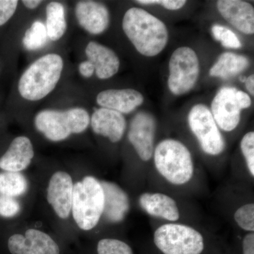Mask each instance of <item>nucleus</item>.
I'll return each mask as SVG.
<instances>
[{
  "mask_svg": "<svg viewBox=\"0 0 254 254\" xmlns=\"http://www.w3.org/2000/svg\"><path fill=\"white\" fill-rule=\"evenodd\" d=\"M235 222L245 231H254V204L248 203L241 206L234 215Z\"/></svg>",
  "mask_w": 254,
  "mask_h": 254,
  "instance_id": "obj_27",
  "label": "nucleus"
},
{
  "mask_svg": "<svg viewBox=\"0 0 254 254\" xmlns=\"http://www.w3.org/2000/svg\"><path fill=\"white\" fill-rule=\"evenodd\" d=\"M241 150L247 163V168L252 177H254V133H246L241 141Z\"/></svg>",
  "mask_w": 254,
  "mask_h": 254,
  "instance_id": "obj_28",
  "label": "nucleus"
},
{
  "mask_svg": "<svg viewBox=\"0 0 254 254\" xmlns=\"http://www.w3.org/2000/svg\"><path fill=\"white\" fill-rule=\"evenodd\" d=\"M21 211V205L12 197L0 195V216L11 218L16 216Z\"/></svg>",
  "mask_w": 254,
  "mask_h": 254,
  "instance_id": "obj_29",
  "label": "nucleus"
},
{
  "mask_svg": "<svg viewBox=\"0 0 254 254\" xmlns=\"http://www.w3.org/2000/svg\"><path fill=\"white\" fill-rule=\"evenodd\" d=\"M246 88L248 90L251 94L254 95V74L251 75L248 78H246L245 81Z\"/></svg>",
  "mask_w": 254,
  "mask_h": 254,
  "instance_id": "obj_35",
  "label": "nucleus"
},
{
  "mask_svg": "<svg viewBox=\"0 0 254 254\" xmlns=\"http://www.w3.org/2000/svg\"><path fill=\"white\" fill-rule=\"evenodd\" d=\"M189 125L202 150L210 155H220L225 142L210 110L203 104L195 105L188 116Z\"/></svg>",
  "mask_w": 254,
  "mask_h": 254,
  "instance_id": "obj_8",
  "label": "nucleus"
},
{
  "mask_svg": "<svg viewBox=\"0 0 254 254\" xmlns=\"http://www.w3.org/2000/svg\"><path fill=\"white\" fill-rule=\"evenodd\" d=\"M48 38L46 26L41 21H37L25 33L23 44L28 50H38L46 45Z\"/></svg>",
  "mask_w": 254,
  "mask_h": 254,
  "instance_id": "obj_24",
  "label": "nucleus"
},
{
  "mask_svg": "<svg viewBox=\"0 0 254 254\" xmlns=\"http://www.w3.org/2000/svg\"><path fill=\"white\" fill-rule=\"evenodd\" d=\"M73 190L72 179L68 173L57 172L50 178L47 199L60 218H68L71 213Z\"/></svg>",
  "mask_w": 254,
  "mask_h": 254,
  "instance_id": "obj_12",
  "label": "nucleus"
},
{
  "mask_svg": "<svg viewBox=\"0 0 254 254\" xmlns=\"http://www.w3.org/2000/svg\"><path fill=\"white\" fill-rule=\"evenodd\" d=\"M75 13L80 26L91 34H100L109 26V11L102 3L94 1H78Z\"/></svg>",
  "mask_w": 254,
  "mask_h": 254,
  "instance_id": "obj_14",
  "label": "nucleus"
},
{
  "mask_svg": "<svg viewBox=\"0 0 254 254\" xmlns=\"http://www.w3.org/2000/svg\"><path fill=\"white\" fill-rule=\"evenodd\" d=\"M98 254H133L129 245L116 239H103L97 246Z\"/></svg>",
  "mask_w": 254,
  "mask_h": 254,
  "instance_id": "obj_25",
  "label": "nucleus"
},
{
  "mask_svg": "<svg viewBox=\"0 0 254 254\" xmlns=\"http://www.w3.org/2000/svg\"><path fill=\"white\" fill-rule=\"evenodd\" d=\"M211 31L215 39L220 41L225 48L238 49L242 47L240 40L231 30L220 25H214Z\"/></svg>",
  "mask_w": 254,
  "mask_h": 254,
  "instance_id": "obj_26",
  "label": "nucleus"
},
{
  "mask_svg": "<svg viewBox=\"0 0 254 254\" xmlns=\"http://www.w3.org/2000/svg\"><path fill=\"white\" fill-rule=\"evenodd\" d=\"M155 168L170 183L183 185L190 181L194 166L190 150L181 142L165 139L153 152Z\"/></svg>",
  "mask_w": 254,
  "mask_h": 254,
  "instance_id": "obj_4",
  "label": "nucleus"
},
{
  "mask_svg": "<svg viewBox=\"0 0 254 254\" xmlns=\"http://www.w3.org/2000/svg\"><path fill=\"white\" fill-rule=\"evenodd\" d=\"M155 131L156 123L150 113L140 112L132 119L128 133V141L143 161H148L153 156Z\"/></svg>",
  "mask_w": 254,
  "mask_h": 254,
  "instance_id": "obj_9",
  "label": "nucleus"
},
{
  "mask_svg": "<svg viewBox=\"0 0 254 254\" xmlns=\"http://www.w3.org/2000/svg\"><path fill=\"white\" fill-rule=\"evenodd\" d=\"M17 0H0V26L11 18L17 7Z\"/></svg>",
  "mask_w": 254,
  "mask_h": 254,
  "instance_id": "obj_30",
  "label": "nucleus"
},
{
  "mask_svg": "<svg viewBox=\"0 0 254 254\" xmlns=\"http://www.w3.org/2000/svg\"><path fill=\"white\" fill-rule=\"evenodd\" d=\"M217 7L222 17L238 31L254 34V9L250 3L241 0H219Z\"/></svg>",
  "mask_w": 254,
  "mask_h": 254,
  "instance_id": "obj_13",
  "label": "nucleus"
},
{
  "mask_svg": "<svg viewBox=\"0 0 254 254\" xmlns=\"http://www.w3.org/2000/svg\"><path fill=\"white\" fill-rule=\"evenodd\" d=\"M168 86L175 95L190 91L199 76V61L196 53L188 47L177 48L169 63Z\"/></svg>",
  "mask_w": 254,
  "mask_h": 254,
  "instance_id": "obj_7",
  "label": "nucleus"
},
{
  "mask_svg": "<svg viewBox=\"0 0 254 254\" xmlns=\"http://www.w3.org/2000/svg\"><path fill=\"white\" fill-rule=\"evenodd\" d=\"M123 28L137 51L144 56H156L168 44L165 23L141 8H131L125 13Z\"/></svg>",
  "mask_w": 254,
  "mask_h": 254,
  "instance_id": "obj_1",
  "label": "nucleus"
},
{
  "mask_svg": "<svg viewBox=\"0 0 254 254\" xmlns=\"http://www.w3.org/2000/svg\"><path fill=\"white\" fill-rule=\"evenodd\" d=\"M90 123L96 134L107 137L113 143H118L123 138L127 127L123 114L103 108L95 110Z\"/></svg>",
  "mask_w": 254,
  "mask_h": 254,
  "instance_id": "obj_15",
  "label": "nucleus"
},
{
  "mask_svg": "<svg viewBox=\"0 0 254 254\" xmlns=\"http://www.w3.org/2000/svg\"><path fill=\"white\" fill-rule=\"evenodd\" d=\"M143 95L131 88L109 89L98 93L96 101L102 108L121 114L131 113L143 103Z\"/></svg>",
  "mask_w": 254,
  "mask_h": 254,
  "instance_id": "obj_18",
  "label": "nucleus"
},
{
  "mask_svg": "<svg viewBox=\"0 0 254 254\" xmlns=\"http://www.w3.org/2000/svg\"><path fill=\"white\" fill-rule=\"evenodd\" d=\"M7 245L11 254H60L59 246L51 237L35 229H29L25 235H12Z\"/></svg>",
  "mask_w": 254,
  "mask_h": 254,
  "instance_id": "obj_11",
  "label": "nucleus"
},
{
  "mask_svg": "<svg viewBox=\"0 0 254 254\" xmlns=\"http://www.w3.org/2000/svg\"><path fill=\"white\" fill-rule=\"evenodd\" d=\"M46 31L48 38L57 41L64 36L66 29L64 8L61 3L53 1L46 8Z\"/></svg>",
  "mask_w": 254,
  "mask_h": 254,
  "instance_id": "obj_22",
  "label": "nucleus"
},
{
  "mask_svg": "<svg viewBox=\"0 0 254 254\" xmlns=\"http://www.w3.org/2000/svg\"><path fill=\"white\" fill-rule=\"evenodd\" d=\"M237 91L233 87H223L212 102L210 112L214 120L225 131H233L240 124L242 108L237 101Z\"/></svg>",
  "mask_w": 254,
  "mask_h": 254,
  "instance_id": "obj_10",
  "label": "nucleus"
},
{
  "mask_svg": "<svg viewBox=\"0 0 254 254\" xmlns=\"http://www.w3.org/2000/svg\"><path fill=\"white\" fill-rule=\"evenodd\" d=\"M240 80L242 81L245 82L246 81V77H241Z\"/></svg>",
  "mask_w": 254,
  "mask_h": 254,
  "instance_id": "obj_37",
  "label": "nucleus"
},
{
  "mask_svg": "<svg viewBox=\"0 0 254 254\" xmlns=\"http://www.w3.org/2000/svg\"><path fill=\"white\" fill-rule=\"evenodd\" d=\"M140 206L148 215L175 222L180 218V210L176 201L161 193H143L138 200Z\"/></svg>",
  "mask_w": 254,
  "mask_h": 254,
  "instance_id": "obj_20",
  "label": "nucleus"
},
{
  "mask_svg": "<svg viewBox=\"0 0 254 254\" xmlns=\"http://www.w3.org/2000/svg\"><path fill=\"white\" fill-rule=\"evenodd\" d=\"M104 209V192L99 180L85 177L73 185L71 211L73 220L81 230L88 231L99 222Z\"/></svg>",
  "mask_w": 254,
  "mask_h": 254,
  "instance_id": "obj_3",
  "label": "nucleus"
},
{
  "mask_svg": "<svg viewBox=\"0 0 254 254\" xmlns=\"http://www.w3.org/2000/svg\"><path fill=\"white\" fill-rule=\"evenodd\" d=\"M138 4L144 5H161L165 9L169 10H178L186 4L187 1L184 0H138Z\"/></svg>",
  "mask_w": 254,
  "mask_h": 254,
  "instance_id": "obj_31",
  "label": "nucleus"
},
{
  "mask_svg": "<svg viewBox=\"0 0 254 254\" xmlns=\"http://www.w3.org/2000/svg\"><path fill=\"white\" fill-rule=\"evenodd\" d=\"M237 98L242 110L247 109V108H250L252 105V100H251L250 95L246 93L245 92L237 90Z\"/></svg>",
  "mask_w": 254,
  "mask_h": 254,
  "instance_id": "obj_34",
  "label": "nucleus"
},
{
  "mask_svg": "<svg viewBox=\"0 0 254 254\" xmlns=\"http://www.w3.org/2000/svg\"><path fill=\"white\" fill-rule=\"evenodd\" d=\"M154 243L163 254H201L205 249L203 237L193 227L168 223L154 232Z\"/></svg>",
  "mask_w": 254,
  "mask_h": 254,
  "instance_id": "obj_6",
  "label": "nucleus"
},
{
  "mask_svg": "<svg viewBox=\"0 0 254 254\" xmlns=\"http://www.w3.org/2000/svg\"><path fill=\"white\" fill-rule=\"evenodd\" d=\"M78 69H79V72L82 76L86 78L91 77L95 72L94 66H93V64H92L91 62L88 61V60L83 62V63L80 64L79 66H78Z\"/></svg>",
  "mask_w": 254,
  "mask_h": 254,
  "instance_id": "obj_33",
  "label": "nucleus"
},
{
  "mask_svg": "<svg viewBox=\"0 0 254 254\" xmlns=\"http://www.w3.org/2000/svg\"><path fill=\"white\" fill-rule=\"evenodd\" d=\"M242 249H243V254H254V232H250L244 237Z\"/></svg>",
  "mask_w": 254,
  "mask_h": 254,
  "instance_id": "obj_32",
  "label": "nucleus"
},
{
  "mask_svg": "<svg viewBox=\"0 0 254 254\" xmlns=\"http://www.w3.org/2000/svg\"><path fill=\"white\" fill-rule=\"evenodd\" d=\"M89 114L83 108L64 112L43 110L35 118V126L48 140L61 141L73 133L84 131L89 125Z\"/></svg>",
  "mask_w": 254,
  "mask_h": 254,
  "instance_id": "obj_5",
  "label": "nucleus"
},
{
  "mask_svg": "<svg viewBox=\"0 0 254 254\" xmlns=\"http://www.w3.org/2000/svg\"><path fill=\"white\" fill-rule=\"evenodd\" d=\"M88 61L93 64L95 72L100 79H108L118 72L120 62L117 55L110 48L90 42L86 48Z\"/></svg>",
  "mask_w": 254,
  "mask_h": 254,
  "instance_id": "obj_19",
  "label": "nucleus"
},
{
  "mask_svg": "<svg viewBox=\"0 0 254 254\" xmlns=\"http://www.w3.org/2000/svg\"><path fill=\"white\" fill-rule=\"evenodd\" d=\"M22 2L28 9H34L38 7L43 1L41 0H24Z\"/></svg>",
  "mask_w": 254,
  "mask_h": 254,
  "instance_id": "obj_36",
  "label": "nucleus"
},
{
  "mask_svg": "<svg viewBox=\"0 0 254 254\" xmlns=\"http://www.w3.org/2000/svg\"><path fill=\"white\" fill-rule=\"evenodd\" d=\"M250 66L248 58L232 53H222L216 63L210 69V75L214 77L229 78L238 74Z\"/></svg>",
  "mask_w": 254,
  "mask_h": 254,
  "instance_id": "obj_21",
  "label": "nucleus"
},
{
  "mask_svg": "<svg viewBox=\"0 0 254 254\" xmlns=\"http://www.w3.org/2000/svg\"><path fill=\"white\" fill-rule=\"evenodd\" d=\"M104 192V209L103 215L107 221L120 223L129 211L130 200L128 194L117 184L100 182Z\"/></svg>",
  "mask_w": 254,
  "mask_h": 254,
  "instance_id": "obj_16",
  "label": "nucleus"
},
{
  "mask_svg": "<svg viewBox=\"0 0 254 254\" xmlns=\"http://www.w3.org/2000/svg\"><path fill=\"white\" fill-rule=\"evenodd\" d=\"M33 157L34 150L31 140L26 136L16 137L0 158V169L5 172L20 173L29 166Z\"/></svg>",
  "mask_w": 254,
  "mask_h": 254,
  "instance_id": "obj_17",
  "label": "nucleus"
},
{
  "mask_svg": "<svg viewBox=\"0 0 254 254\" xmlns=\"http://www.w3.org/2000/svg\"><path fill=\"white\" fill-rule=\"evenodd\" d=\"M28 183L26 177L20 173H0V195L6 196H21L26 193Z\"/></svg>",
  "mask_w": 254,
  "mask_h": 254,
  "instance_id": "obj_23",
  "label": "nucleus"
},
{
  "mask_svg": "<svg viewBox=\"0 0 254 254\" xmlns=\"http://www.w3.org/2000/svg\"><path fill=\"white\" fill-rule=\"evenodd\" d=\"M63 66V58L57 54L46 55L36 60L20 78V95L30 101L43 99L58 84Z\"/></svg>",
  "mask_w": 254,
  "mask_h": 254,
  "instance_id": "obj_2",
  "label": "nucleus"
}]
</instances>
